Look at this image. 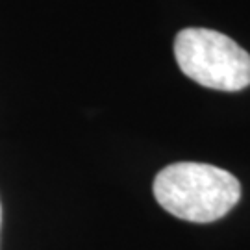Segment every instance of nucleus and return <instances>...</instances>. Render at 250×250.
<instances>
[{"instance_id":"1","label":"nucleus","mask_w":250,"mask_h":250,"mask_svg":"<svg viewBox=\"0 0 250 250\" xmlns=\"http://www.w3.org/2000/svg\"><path fill=\"white\" fill-rule=\"evenodd\" d=\"M154 197L170 215L189 223H213L241 198V184L232 172L195 161L167 165L154 180Z\"/></svg>"},{"instance_id":"2","label":"nucleus","mask_w":250,"mask_h":250,"mask_svg":"<svg viewBox=\"0 0 250 250\" xmlns=\"http://www.w3.org/2000/svg\"><path fill=\"white\" fill-rule=\"evenodd\" d=\"M182 72L204 87L241 91L250 85V54L233 39L208 28H184L174 39Z\"/></svg>"},{"instance_id":"3","label":"nucleus","mask_w":250,"mask_h":250,"mask_svg":"<svg viewBox=\"0 0 250 250\" xmlns=\"http://www.w3.org/2000/svg\"><path fill=\"white\" fill-rule=\"evenodd\" d=\"M0 223H2V208H0Z\"/></svg>"}]
</instances>
